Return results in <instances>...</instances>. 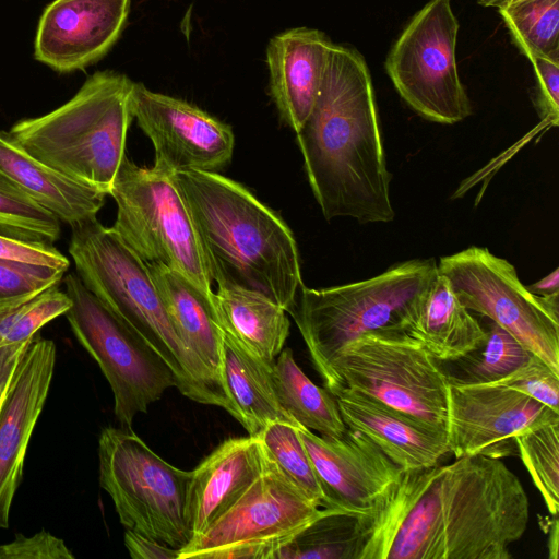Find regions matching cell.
<instances>
[{"mask_svg":"<svg viewBox=\"0 0 559 559\" xmlns=\"http://www.w3.org/2000/svg\"><path fill=\"white\" fill-rule=\"evenodd\" d=\"M359 519L358 559H511L530 502L501 459L477 454L403 471Z\"/></svg>","mask_w":559,"mask_h":559,"instance_id":"6da1fadb","label":"cell"},{"mask_svg":"<svg viewBox=\"0 0 559 559\" xmlns=\"http://www.w3.org/2000/svg\"><path fill=\"white\" fill-rule=\"evenodd\" d=\"M306 174L325 219L394 218L374 92L354 48L331 47L313 108L296 132Z\"/></svg>","mask_w":559,"mask_h":559,"instance_id":"7a4b0ae2","label":"cell"},{"mask_svg":"<svg viewBox=\"0 0 559 559\" xmlns=\"http://www.w3.org/2000/svg\"><path fill=\"white\" fill-rule=\"evenodd\" d=\"M170 177L190 211L212 282L259 292L289 312L302 280L286 223L245 186L216 171Z\"/></svg>","mask_w":559,"mask_h":559,"instance_id":"3957f363","label":"cell"},{"mask_svg":"<svg viewBox=\"0 0 559 559\" xmlns=\"http://www.w3.org/2000/svg\"><path fill=\"white\" fill-rule=\"evenodd\" d=\"M69 253L84 286L164 359L182 395L234 415L223 386L177 333L147 263L111 227L97 218L71 227Z\"/></svg>","mask_w":559,"mask_h":559,"instance_id":"277c9868","label":"cell"},{"mask_svg":"<svg viewBox=\"0 0 559 559\" xmlns=\"http://www.w3.org/2000/svg\"><path fill=\"white\" fill-rule=\"evenodd\" d=\"M133 84L122 73L95 72L70 100L9 133L38 160L108 195L126 157Z\"/></svg>","mask_w":559,"mask_h":559,"instance_id":"5b68a950","label":"cell"},{"mask_svg":"<svg viewBox=\"0 0 559 559\" xmlns=\"http://www.w3.org/2000/svg\"><path fill=\"white\" fill-rule=\"evenodd\" d=\"M437 275L433 258L412 259L360 282L320 289L301 285L289 313L322 380L347 343L377 330H402L420 310Z\"/></svg>","mask_w":559,"mask_h":559,"instance_id":"8992f818","label":"cell"},{"mask_svg":"<svg viewBox=\"0 0 559 559\" xmlns=\"http://www.w3.org/2000/svg\"><path fill=\"white\" fill-rule=\"evenodd\" d=\"M323 383L334 396L348 388L448 431V378L401 329L368 332L347 343L330 361Z\"/></svg>","mask_w":559,"mask_h":559,"instance_id":"52a82bcc","label":"cell"},{"mask_svg":"<svg viewBox=\"0 0 559 559\" xmlns=\"http://www.w3.org/2000/svg\"><path fill=\"white\" fill-rule=\"evenodd\" d=\"M98 459L99 484L126 528L178 550L191 540L186 515L191 471L173 466L122 427L102 430Z\"/></svg>","mask_w":559,"mask_h":559,"instance_id":"ba28073f","label":"cell"},{"mask_svg":"<svg viewBox=\"0 0 559 559\" xmlns=\"http://www.w3.org/2000/svg\"><path fill=\"white\" fill-rule=\"evenodd\" d=\"M109 195L111 227L142 260L182 273L213 294L212 278L188 205L170 175L123 158Z\"/></svg>","mask_w":559,"mask_h":559,"instance_id":"9c48e42d","label":"cell"},{"mask_svg":"<svg viewBox=\"0 0 559 559\" xmlns=\"http://www.w3.org/2000/svg\"><path fill=\"white\" fill-rule=\"evenodd\" d=\"M71 306L64 313L87 353L98 364L114 395V411L122 428L145 413L177 379L164 359L128 323L91 290L78 274L63 278Z\"/></svg>","mask_w":559,"mask_h":559,"instance_id":"30bf717a","label":"cell"},{"mask_svg":"<svg viewBox=\"0 0 559 559\" xmlns=\"http://www.w3.org/2000/svg\"><path fill=\"white\" fill-rule=\"evenodd\" d=\"M437 266L468 310L502 326L559 373V295L533 294L515 267L487 248L468 247Z\"/></svg>","mask_w":559,"mask_h":559,"instance_id":"8fae6325","label":"cell"},{"mask_svg":"<svg viewBox=\"0 0 559 559\" xmlns=\"http://www.w3.org/2000/svg\"><path fill=\"white\" fill-rule=\"evenodd\" d=\"M457 33L451 0H429L401 33L385 60L400 96L433 122L453 124L472 114L457 72Z\"/></svg>","mask_w":559,"mask_h":559,"instance_id":"7c38bea8","label":"cell"},{"mask_svg":"<svg viewBox=\"0 0 559 559\" xmlns=\"http://www.w3.org/2000/svg\"><path fill=\"white\" fill-rule=\"evenodd\" d=\"M321 511L269 457L266 469L248 491L180 548L178 559H273Z\"/></svg>","mask_w":559,"mask_h":559,"instance_id":"4fadbf2b","label":"cell"},{"mask_svg":"<svg viewBox=\"0 0 559 559\" xmlns=\"http://www.w3.org/2000/svg\"><path fill=\"white\" fill-rule=\"evenodd\" d=\"M131 109L151 140L153 167L173 175L180 171H215L233 157L230 126L182 99L133 84Z\"/></svg>","mask_w":559,"mask_h":559,"instance_id":"5bb4252c","label":"cell"},{"mask_svg":"<svg viewBox=\"0 0 559 559\" xmlns=\"http://www.w3.org/2000/svg\"><path fill=\"white\" fill-rule=\"evenodd\" d=\"M559 420V413L521 392L496 384L448 386V435L455 459L518 452L521 432Z\"/></svg>","mask_w":559,"mask_h":559,"instance_id":"9a60e30c","label":"cell"},{"mask_svg":"<svg viewBox=\"0 0 559 559\" xmlns=\"http://www.w3.org/2000/svg\"><path fill=\"white\" fill-rule=\"evenodd\" d=\"M322 493V507L362 514L403 472L361 431L329 438L297 426Z\"/></svg>","mask_w":559,"mask_h":559,"instance_id":"2e32d148","label":"cell"},{"mask_svg":"<svg viewBox=\"0 0 559 559\" xmlns=\"http://www.w3.org/2000/svg\"><path fill=\"white\" fill-rule=\"evenodd\" d=\"M131 0H53L36 32L34 57L57 72L83 70L120 37Z\"/></svg>","mask_w":559,"mask_h":559,"instance_id":"e0dca14e","label":"cell"},{"mask_svg":"<svg viewBox=\"0 0 559 559\" xmlns=\"http://www.w3.org/2000/svg\"><path fill=\"white\" fill-rule=\"evenodd\" d=\"M55 362V343L36 335L22 354L0 405V528L9 526L26 450L50 389Z\"/></svg>","mask_w":559,"mask_h":559,"instance_id":"ac0fdd59","label":"cell"},{"mask_svg":"<svg viewBox=\"0 0 559 559\" xmlns=\"http://www.w3.org/2000/svg\"><path fill=\"white\" fill-rule=\"evenodd\" d=\"M267 464L259 435H249L226 439L191 471L186 515L192 538L231 509Z\"/></svg>","mask_w":559,"mask_h":559,"instance_id":"d6986e66","label":"cell"},{"mask_svg":"<svg viewBox=\"0 0 559 559\" xmlns=\"http://www.w3.org/2000/svg\"><path fill=\"white\" fill-rule=\"evenodd\" d=\"M335 399L347 428L367 435L402 471L436 465L450 453L447 430L348 388Z\"/></svg>","mask_w":559,"mask_h":559,"instance_id":"ffe728a7","label":"cell"},{"mask_svg":"<svg viewBox=\"0 0 559 559\" xmlns=\"http://www.w3.org/2000/svg\"><path fill=\"white\" fill-rule=\"evenodd\" d=\"M333 43L305 26L275 35L266 48L270 93L281 118L295 131L309 117Z\"/></svg>","mask_w":559,"mask_h":559,"instance_id":"44dd1931","label":"cell"},{"mask_svg":"<svg viewBox=\"0 0 559 559\" xmlns=\"http://www.w3.org/2000/svg\"><path fill=\"white\" fill-rule=\"evenodd\" d=\"M0 171L70 227L97 218L107 195L38 160L9 131H0Z\"/></svg>","mask_w":559,"mask_h":559,"instance_id":"7402d4cb","label":"cell"},{"mask_svg":"<svg viewBox=\"0 0 559 559\" xmlns=\"http://www.w3.org/2000/svg\"><path fill=\"white\" fill-rule=\"evenodd\" d=\"M147 265L181 341L224 389L223 329L214 306V293L204 292L178 271L160 264Z\"/></svg>","mask_w":559,"mask_h":559,"instance_id":"603a6c76","label":"cell"},{"mask_svg":"<svg viewBox=\"0 0 559 559\" xmlns=\"http://www.w3.org/2000/svg\"><path fill=\"white\" fill-rule=\"evenodd\" d=\"M213 300L222 329L272 368L289 335L286 310L259 292L231 284L217 285Z\"/></svg>","mask_w":559,"mask_h":559,"instance_id":"cb8c5ba5","label":"cell"},{"mask_svg":"<svg viewBox=\"0 0 559 559\" xmlns=\"http://www.w3.org/2000/svg\"><path fill=\"white\" fill-rule=\"evenodd\" d=\"M402 330L439 362L463 357L486 338V330L439 273L420 310Z\"/></svg>","mask_w":559,"mask_h":559,"instance_id":"d4e9b609","label":"cell"},{"mask_svg":"<svg viewBox=\"0 0 559 559\" xmlns=\"http://www.w3.org/2000/svg\"><path fill=\"white\" fill-rule=\"evenodd\" d=\"M222 381L237 419L250 436L270 423L298 424L281 406L273 385L272 368L243 348L223 330Z\"/></svg>","mask_w":559,"mask_h":559,"instance_id":"484cf974","label":"cell"},{"mask_svg":"<svg viewBox=\"0 0 559 559\" xmlns=\"http://www.w3.org/2000/svg\"><path fill=\"white\" fill-rule=\"evenodd\" d=\"M276 397L285 412L300 426L329 438L345 435V425L335 396L314 384L294 359L290 348H283L272 367Z\"/></svg>","mask_w":559,"mask_h":559,"instance_id":"4316f807","label":"cell"},{"mask_svg":"<svg viewBox=\"0 0 559 559\" xmlns=\"http://www.w3.org/2000/svg\"><path fill=\"white\" fill-rule=\"evenodd\" d=\"M361 539L358 514L323 508L273 559H358Z\"/></svg>","mask_w":559,"mask_h":559,"instance_id":"83f0119b","label":"cell"},{"mask_svg":"<svg viewBox=\"0 0 559 559\" xmlns=\"http://www.w3.org/2000/svg\"><path fill=\"white\" fill-rule=\"evenodd\" d=\"M533 355L510 332L491 321L485 341L463 357L442 367L449 384L476 385L495 383Z\"/></svg>","mask_w":559,"mask_h":559,"instance_id":"f1b7e54d","label":"cell"},{"mask_svg":"<svg viewBox=\"0 0 559 559\" xmlns=\"http://www.w3.org/2000/svg\"><path fill=\"white\" fill-rule=\"evenodd\" d=\"M498 10L527 58L559 61V0H521Z\"/></svg>","mask_w":559,"mask_h":559,"instance_id":"f546056e","label":"cell"},{"mask_svg":"<svg viewBox=\"0 0 559 559\" xmlns=\"http://www.w3.org/2000/svg\"><path fill=\"white\" fill-rule=\"evenodd\" d=\"M61 222L0 171V234L32 242L53 243Z\"/></svg>","mask_w":559,"mask_h":559,"instance_id":"4dcf8cb0","label":"cell"},{"mask_svg":"<svg viewBox=\"0 0 559 559\" xmlns=\"http://www.w3.org/2000/svg\"><path fill=\"white\" fill-rule=\"evenodd\" d=\"M519 456L551 515L559 511V420L515 437Z\"/></svg>","mask_w":559,"mask_h":559,"instance_id":"1f68e13d","label":"cell"},{"mask_svg":"<svg viewBox=\"0 0 559 559\" xmlns=\"http://www.w3.org/2000/svg\"><path fill=\"white\" fill-rule=\"evenodd\" d=\"M71 306L66 292L55 286L32 297L0 304V347L31 342L51 320Z\"/></svg>","mask_w":559,"mask_h":559,"instance_id":"d6a6232c","label":"cell"},{"mask_svg":"<svg viewBox=\"0 0 559 559\" xmlns=\"http://www.w3.org/2000/svg\"><path fill=\"white\" fill-rule=\"evenodd\" d=\"M259 437L267 456L287 479L310 500L322 507V493L297 426L285 421L270 423Z\"/></svg>","mask_w":559,"mask_h":559,"instance_id":"836d02e7","label":"cell"},{"mask_svg":"<svg viewBox=\"0 0 559 559\" xmlns=\"http://www.w3.org/2000/svg\"><path fill=\"white\" fill-rule=\"evenodd\" d=\"M64 273L47 265L0 258V304L32 298L59 286Z\"/></svg>","mask_w":559,"mask_h":559,"instance_id":"e575fe53","label":"cell"},{"mask_svg":"<svg viewBox=\"0 0 559 559\" xmlns=\"http://www.w3.org/2000/svg\"><path fill=\"white\" fill-rule=\"evenodd\" d=\"M490 384L521 392L559 413V373L534 354L512 373Z\"/></svg>","mask_w":559,"mask_h":559,"instance_id":"d590c367","label":"cell"},{"mask_svg":"<svg viewBox=\"0 0 559 559\" xmlns=\"http://www.w3.org/2000/svg\"><path fill=\"white\" fill-rule=\"evenodd\" d=\"M73 558L74 555L64 542L46 531H40L29 537L17 534L11 543L0 545V559Z\"/></svg>","mask_w":559,"mask_h":559,"instance_id":"8d00e7d4","label":"cell"},{"mask_svg":"<svg viewBox=\"0 0 559 559\" xmlns=\"http://www.w3.org/2000/svg\"><path fill=\"white\" fill-rule=\"evenodd\" d=\"M532 62L538 86L537 105L544 122L558 126L559 120V61L533 56Z\"/></svg>","mask_w":559,"mask_h":559,"instance_id":"74e56055","label":"cell"},{"mask_svg":"<svg viewBox=\"0 0 559 559\" xmlns=\"http://www.w3.org/2000/svg\"><path fill=\"white\" fill-rule=\"evenodd\" d=\"M0 258L41 264L68 271L70 261L52 243L14 239L0 234Z\"/></svg>","mask_w":559,"mask_h":559,"instance_id":"f35d334b","label":"cell"},{"mask_svg":"<svg viewBox=\"0 0 559 559\" xmlns=\"http://www.w3.org/2000/svg\"><path fill=\"white\" fill-rule=\"evenodd\" d=\"M124 546L133 559H178V549L129 528L124 532Z\"/></svg>","mask_w":559,"mask_h":559,"instance_id":"ab89813d","label":"cell"},{"mask_svg":"<svg viewBox=\"0 0 559 559\" xmlns=\"http://www.w3.org/2000/svg\"><path fill=\"white\" fill-rule=\"evenodd\" d=\"M31 342L0 347V405L16 365Z\"/></svg>","mask_w":559,"mask_h":559,"instance_id":"60d3db41","label":"cell"},{"mask_svg":"<svg viewBox=\"0 0 559 559\" xmlns=\"http://www.w3.org/2000/svg\"><path fill=\"white\" fill-rule=\"evenodd\" d=\"M530 292L543 297L559 295V270L556 267L544 278L526 286Z\"/></svg>","mask_w":559,"mask_h":559,"instance_id":"b9f144b4","label":"cell"},{"mask_svg":"<svg viewBox=\"0 0 559 559\" xmlns=\"http://www.w3.org/2000/svg\"><path fill=\"white\" fill-rule=\"evenodd\" d=\"M548 549H549V558L557 559L558 558V521L557 515H555V520L552 523V528L550 531V536L548 540Z\"/></svg>","mask_w":559,"mask_h":559,"instance_id":"7bdbcfd3","label":"cell"},{"mask_svg":"<svg viewBox=\"0 0 559 559\" xmlns=\"http://www.w3.org/2000/svg\"><path fill=\"white\" fill-rule=\"evenodd\" d=\"M518 1H521V0H478V3L484 7H492V8L501 9V8H504L512 3H515Z\"/></svg>","mask_w":559,"mask_h":559,"instance_id":"ee69618b","label":"cell"}]
</instances>
